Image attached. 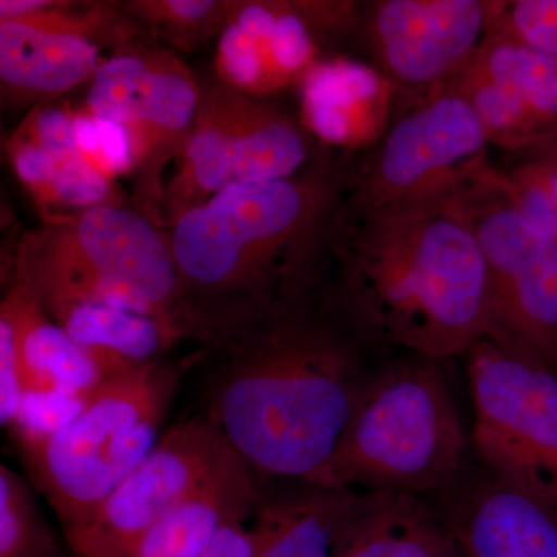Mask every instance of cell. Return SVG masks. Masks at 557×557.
Returning a JSON list of instances; mask_svg holds the SVG:
<instances>
[{"mask_svg": "<svg viewBox=\"0 0 557 557\" xmlns=\"http://www.w3.org/2000/svg\"><path fill=\"white\" fill-rule=\"evenodd\" d=\"M5 156L42 219L127 201L119 185L108 182L84 159L76 141L73 108L64 102L28 110L7 139Z\"/></svg>", "mask_w": 557, "mask_h": 557, "instance_id": "2e32d148", "label": "cell"}, {"mask_svg": "<svg viewBox=\"0 0 557 557\" xmlns=\"http://www.w3.org/2000/svg\"><path fill=\"white\" fill-rule=\"evenodd\" d=\"M321 58L295 0H234L218 39L214 75L242 94L269 100L298 87Z\"/></svg>", "mask_w": 557, "mask_h": 557, "instance_id": "9a60e30c", "label": "cell"}, {"mask_svg": "<svg viewBox=\"0 0 557 557\" xmlns=\"http://www.w3.org/2000/svg\"><path fill=\"white\" fill-rule=\"evenodd\" d=\"M299 120L325 148L361 153L397 113V91L357 58L322 57L300 79Z\"/></svg>", "mask_w": 557, "mask_h": 557, "instance_id": "e0dca14e", "label": "cell"}, {"mask_svg": "<svg viewBox=\"0 0 557 557\" xmlns=\"http://www.w3.org/2000/svg\"><path fill=\"white\" fill-rule=\"evenodd\" d=\"M357 157L322 146L298 174L231 186L168 225L189 341L212 350L321 292Z\"/></svg>", "mask_w": 557, "mask_h": 557, "instance_id": "6da1fadb", "label": "cell"}, {"mask_svg": "<svg viewBox=\"0 0 557 557\" xmlns=\"http://www.w3.org/2000/svg\"><path fill=\"white\" fill-rule=\"evenodd\" d=\"M245 467L205 413L164 431L159 445L95 512L65 534L75 557H106L183 502Z\"/></svg>", "mask_w": 557, "mask_h": 557, "instance_id": "5bb4252c", "label": "cell"}, {"mask_svg": "<svg viewBox=\"0 0 557 557\" xmlns=\"http://www.w3.org/2000/svg\"><path fill=\"white\" fill-rule=\"evenodd\" d=\"M487 33L557 57V0L490 2Z\"/></svg>", "mask_w": 557, "mask_h": 557, "instance_id": "f546056e", "label": "cell"}, {"mask_svg": "<svg viewBox=\"0 0 557 557\" xmlns=\"http://www.w3.org/2000/svg\"><path fill=\"white\" fill-rule=\"evenodd\" d=\"M94 392L61 388H27L22 395L16 418L9 428L17 446L49 438L72 423L89 406Z\"/></svg>", "mask_w": 557, "mask_h": 557, "instance_id": "f1b7e54d", "label": "cell"}, {"mask_svg": "<svg viewBox=\"0 0 557 557\" xmlns=\"http://www.w3.org/2000/svg\"><path fill=\"white\" fill-rule=\"evenodd\" d=\"M490 2H359L350 46L397 91L398 108L448 86L486 38ZM397 108V109H398Z\"/></svg>", "mask_w": 557, "mask_h": 557, "instance_id": "4fadbf2b", "label": "cell"}, {"mask_svg": "<svg viewBox=\"0 0 557 557\" xmlns=\"http://www.w3.org/2000/svg\"><path fill=\"white\" fill-rule=\"evenodd\" d=\"M357 493L311 482L263 485L249 522L255 557H333Z\"/></svg>", "mask_w": 557, "mask_h": 557, "instance_id": "ffe728a7", "label": "cell"}, {"mask_svg": "<svg viewBox=\"0 0 557 557\" xmlns=\"http://www.w3.org/2000/svg\"><path fill=\"white\" fill-rule=\"evenodd\" d=\"M333 557H463L445 516L421 496L358 491Z\"/></svg>", "mask_w": 557, "mask_h": 557, "instance_id": "d6986e66", "label": "cell"}, {"mask_svg": "<svg viewBox=\"0 0 557 557\" xmlns=\"http://www.w3.org/2000/svg\"><path fill=\"white\" fill-rule=\"evenodd\" d=\"M0 557H65L30 480L0 467Z\"/></svg>", "mask_w": 557, "mask_h": 557, "instance_id": "484cf974", "label": "cell"}, {"mask_svg": "<svg viewBox=\"0 0 557 557\" xmlns=\"http://www.w3.org/2000/svg\"><path fill=\"white\" fill-rule=\"evenodd\" d=\"M321 292L212 348L203 413L260 486L317 483L376 370L375 344Z\"/></svg>", "mask_w": 557, "mask_h": 557, "instance_id": "7a4b0ae2", "label": "cell"}, {"mask_svg": "<svg viewBox=\"0 0 557 557\" xmlns=\"http://www.w3.org/2000/svg\"><path fill=\"white\" fill-rule=\"evenodd\" d=\"M25 392L20 347V311L16 293L3 292L0 302V424L9 429Z\"/></svg>", "mask_w": 557, "mask_h": 557, "instance_id": "4dcf8cb0", "label": "cell"}, {"mask_svg": "<svg viewBox=\"0 0 557 557\" xmlns=\"http://www.w3.org/2000/svg\"><path fill=\"white\" fill-rule=\"evenodd\" d=\"M469 65L507 91L547 145L557 141V57L486 33Z\"/></svg>", "mask_w": 557, "mask_h": 557, "instance_id": "cb8c5ba5", "label": "cell"}, {"mask_svg": "<svg viewBox=\"0 0 557 557\" xmlns=\"http://www.w3.org/2000/svg\"><path fill=\"white\" fill-rule=\"evenodd\" d=\"M148 36L116 2L2 0V104L38 108L89 84L116 50Z\"/></svg>", "mask_w": 557, "mask_h": 557, "instance_id": "7c38bea8", "label": "cell"}, {"mask_svg": "<svg viewBox=\"0 0 557 557\" xmlns=\"http://www.w3.org/2000/svg\"><path fill=\"white\" fill-rule=\"evenodd\" d=\"M443 516L463 557H557V508L493 475Z\"/></svg>", "mask_w": 557, "mask_h": 557, "instance_id": "ac0fdd59", "label": "cell"}, {"mask_svg": "<svg viewBox=\"0 0 557 557\" xmlns=\"http://www.w3.org/2000/svg\"><path fill=\"white\" fill-rule=\"evenodd\" d=\"M39 304L72 339L100 359L115 379L143 366L164 361L172 348L185 341L160 318L100 300L53 299Z\"/></svg>", "mask_w": 557, "mask_h": 557, "instance_id": "44dd1931", "label": "cell"}, {"mask_svg": "<svg viewBox=\"0 0 557 557\" xmlns=\"http://www.w3.org/2000/svg\"><path fill=\"white\" fill-rule=\"evenodd\" d=\"M116 5L150 40L180 54L218 40L234 0H121Z\"/></svg>", "mask_w": 557, "mask_h": 557, "instance_id": "d4e9b609", "label": "cell"}, {"mask_svg": "<svg viewBox=\"0 0 557 557\" xmlns=\"http://www.w3.org/2000/svg\"><path fill=\"white\" fill-rule=\"evenodd\" d=\"M7 278L39 302L100 300L160 318L189 341L168 230L131 200L42 219L21 234Z\"/></svg>", "mask_w": 557, "mask_h": 557, "instance_id": "277c9868", "label": "cell"}, {"mask_svg": "<svg viewBox=\"0 0 557 557\" xmlns=\"http://www.w3.org/2000/svg\"><path fill=\"white\" fill-rule=\"evenodd\" d=\"M200 100L201 79L189 65L145 38L102 62L81 104L129 132L135 157L129 200L161 226L166 168L174 166L188 141Z\"/></svg>", "mask_w": 557, "mask_h": 557, "instance_id": "8fae6325", "label": "cell"}, {"mask_svg": "<svg viewBox=\"0 0 557 557\" xmlns=\"http://www.w3.org/2000/svg\"><path fill=\"white\" fill-rule=\"evenodd\" d=\"M487 145L478 112L450 83L397 109L380 141L358 153L346 201L392 209L448 196L490 164Z\"/></svg>", "mask_w": 557, "mask_h": 557, "instance_id": "9c48e42d", "label": "cell"}, {"mask_svg": "<svg viewBox=\"0 0 557 557\" xmlns=\"http://www.w3.org/2000/svg\"><path fill=\"white\" fill-rule=\"evenodd\" d=\"M180 379V366L166 359L132 370L97 388L67 426L17 446L64 534L86 525L159 445Z\"/></svg>", "mask_w": 557, "mask_h": 557, "instance_id": "8992f818", "label": "cell"}, {"mask_svg": "<svg viewBox=\"0 0 557 557\" xmlns=\"http://www.w3.org/2000/svg\"><path fill=\"white\" fill-rule=\"evenodd\" d=\"M76 141L87 163L113 185L132 177L135 157L131 134L119 121L95 115L78 106L73 108Z\"/></svg>", "mask_w": 557, "mask_h": 557, "instance_id": "83f0119b", "label": "cell"}, {"mask_svg": "<svg viewBox=\"0 0 557 557\" xmlns=\"http://www.w3.org/2000/svg\"><path fill=\"white\" fill-rule=\"evenodd\" d=\"M545 150H548L549 153H552L555 159H557V141L549 143L547 146H542Z\"/></svg>", "mask_w": 557, "mask_h": 557, "instance_id": "d6a6232c", "label": "cell"}, {"mask_svg": "<svg viewBox=\"0 0 557 557\" xmlns=\"http://www.w3.org/2000/svg\"><path fill=\"white\" fill-rule=\"evenodd\" d=\"M527 152L525 159L512 164L504 175L523 214L557 247V159L544 148Z\"/></svg>", "mask_w": 557, "mask_h": 557, "instance_id": "4316f807", "label": "cell"}, {"mask_svg": "<svg viewBox=\"0 0 557 557\" xmlns=\"http://www.w3.org/2000/svg\"><path fill=\"white\" fill-rule=\"evenodd\" d=\"M330 255L333 295L376 347L448 361L485 338V262L458 190L392 209L344 199Z\"/></svg>", "mask_w": 557, "mask_h": 557, "instance_id": "3957f363", "label": "cell"}, {"mask_svg": "<svg viewBox=\"0 0 557 557\" xmlns=\"http://www.w3.org/2000/svg\"><path fill=\"white\" fill-rule=\"evenodd\" d=\"M443 362L409 355L379 366L317 483L421 496L450 482L467 437Z\"/></svg>", "mask_w": 557, "mask_h": 557, "instance_id": "5b68a950", "label": "cell"}, {"mask_svg": "<svg viewBox=\"0 0 557 557\" xmlns=\"http://www.w3.org/2000/svg\"><path fill=\"white\" fill-rule=\"evenodd\" d=\"M321 148L298 115L242 94L212 73L201 79L193 131L164 186V226L231 186L292 177Z\"/></svg>", "mask_w": 557, "mask_h": 557, "instance_id": "52a82bcc", "label": "cell"}, {"mask_svg": "<svg viewBox=\"0 0 557 557\" xmlns=\"http://www.w3.org/2000/svg\"><path fill=\"white\" fill-rule=\"evenodd\" d=\"M7 287L16 293L25 391L94 392L115 379L100 359L81 347L47 314L30 289L14 281Z\"/></svg>", "mask_w": 557, "mask_h": 557, "instance_id": "603a6c76", "label": "cell"}, {"mask_svg": "<svg viewBox=\"0 0 557 557\" xmlns=\"http://www.w3.org/2000/svg\"><path fill=\"white\" fill-rule=\"evenodd\" d=\"M472 443L491 475L557 508V372L490 338L469 348Z\"/></svg>", "mask_w": 557, "mask_h": 557, "instance_id": "30bf717a", "label": "cell"}, {"mask_svg": "<svg viewBox=\"0 0 557 557\" xmlns=\"http://www.w3.org/2000/svg\"><path fill=\"white\" fill-rule=\"evenodd\" d=\"M262 486L237 468L106 557H196L234 522L251 520Z\"/></svg>", "mask_w": 557, "mask_h": 557, "instance_id": "7402d4cb", "label": "cell"}, {"mask_svg": "<svg viewBox=\"0 0 557 557\" xmlns=\"http://www.w3.org/2000/svg\"><path fill=\"white\" fill-rule=\"evenodd\" d=\"M196 557H255L249 520L231 523Z\"/></svg>", "mask_w": 557, "mask_h": 557, "instance_id": "1f68e13d", "label": "cell"}, {"mask_svg": "<svg viewBox=\"0 0 557 557\" xmlns=\"http://www.w3.org/2000/svg\"><path fill=\"white\" fill-rule=\"evenodd\" d=\"M461 205L486 273L485 338L544 361L557 372V247L512 199L504 171L487 164Z\"/></svg>", "mask_w": 557, "mask_h": 557, "instance_id": "ba28073f", "label": "cell"}]
</instances>
